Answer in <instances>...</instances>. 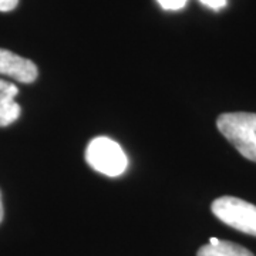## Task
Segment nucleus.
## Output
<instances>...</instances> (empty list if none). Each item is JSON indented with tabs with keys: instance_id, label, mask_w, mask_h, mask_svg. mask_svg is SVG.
Here are the masks:
<instances>
[{
	"instance_id": "f257e3e1",
	"label": "nucleus",
	"mask_w": 256,
	"mask_h": 256,
	"mask_svg": "<svg viewBox=\"0 0 256 256\" xmlns=\"http://www.w3.org/2000/svg\"><path fill=\"white\" fill-rule=\"evenodd\" d=\"M220 134L249 161L256 162V114L225 112L216 120Z\"/></svg>"
},
{
	"instance_id": "f03ea898",
	"label": "nucleus",
	"mask_w": 256,
	"mask_h": 256,
	"mask_svg": "<svg viewBox=\"0 0 256 256\" xmlns=\"http://www.w3.org/2000/svg\"><path fill=\"white\" fill-rule=\"evenodd\" d=\"M86 161L92 170L107 176H120L128 165L122 148L107 137H97L90 141L86 150Z\"/></svg>"
},
{
	"instance_id": "7ed1b4c3",
	"label": "nucleus",
	"mask_w": 256,
	"mask_h": 256,
	"mask_svg": "<svg viewBox=\"0 0 256 256\" xmlns=\"http://www.w3.org/2000/svg\"><path fill=\"white\" fill-rule=\"evenodd\" d=\"M214 215L230 228L256 236V206L236 196H220L212 202Z\"/></svg>"
},
{
	"instance_id": "20e7f679",
	"label": "nucleus",
	"mask_w": 256,
	"mask_h": 256,
	"mask_svg": "<svg viewBox=\"0 0 256 256\" xmlns=\"http://www.w3.org/2000/svg\"><path fill=\"white\" fill-rule=\"evenodd\" d=\"M0 74H4L18 82H33L37 78V67L28 58L0 48Z\"/></svg>"
},
{
	"instance_id": "39448f33",
	"label": "nucleus",
	"mask_w": 256,
	"mask_h": 256,
	"mask_svg": "<svg viewBox=\"0 0 256 256\" xmlns=\"http://www.w3.org/2000/svg\"><path fill=\"white\" fill-rule=\"evenodd\" d=\"M18 94L13 82L0 80V127L10 126L20 117V106L14 101Z\"/></svg>"
},
{
	"instance_id": "423d86ee",
	"label": "nucleus",
	"mask_w": 256,
	"mask_h": 256,
	"mask_svg": "<svg viewBox=\"0 0 256 256\" xmlns=\"http://www.w3.org/2000/svg\"><path fill=\"white\" fill-rule=\"evenodd\" d=\"M196 256H254V254L238 244L210 238L208 245L200 248Z\"/></svg>"
},
{
	"instance_id": "0eeeda50",
	"label": "nucleus",
	"mask_w": 256,
	"mask_h": 256,
	"mask_svg": "<svg viewBox=\"0 0 256 256\" xmlns=\"http://www.w3.org/2000/svg\"><path fill=\"white\" fill-rule=\"evenodd\" d=\"M164 10H181L185 8L188 0H156Z\"/></svg>"
},
{
	"instance_id": "6e6552de",
	"label": "nucleus",
	"mask_w": 256,
	"mask_h": 256,
	"mask_svg": "<svg viewBox=\"0 0 256 256\" xmlns=\"http://www.w3.org/2000/svg\"><path fill=\"white\" fill-rule=\"evenodd\" d=\"M204 6H206V8H210V9L214 10H220L224 9L225 6H226V0H200Z\"/></svg>"
},
{
	"instance_id": "1a4fd4ad",
	"label": "nucleus",
	"mask_w": 256,
	"mask_h": 256,
	"mask_svg": "<svg viewBox=\"0 0 256 256\" xmlns=\"http://www.w3.org/2000/svg\"><path fill=\"white\" fill-rule=\"evenodd\" d=\"M18 4V0H0V12H10Z\"/></svg>"
},
{
	"instance_id": "9d476101",
	"label": "nucleus",
	"mask_w": 256,
	"mask_h": 256,
	"mask_svg": "<svg viewBox=\"0 0 256 256\" xmlns=\"http://www.w3.org/2000/svg\"><path fill=\"white\" fill-rule=\"evenodd\" d=\"M3 215H4V210H3V202H2V194H0V222L3 220Z\"/></svg>"
}]
</instances>
